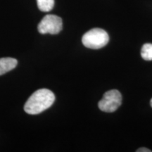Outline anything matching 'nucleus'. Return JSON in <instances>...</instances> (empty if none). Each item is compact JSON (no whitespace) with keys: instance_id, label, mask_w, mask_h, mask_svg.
I'll return each mask as SVG.
<instances>
[{"instance_id":"423d86ee","label":"nucleus","mask_w":152,"mask_h":152,"mask_svg":"<svg viewBox=\"0 0 152 152\" xmlns=\"http://www.w3.org/2000/svg\"><path fill=\"white\" fill-rule=\"evenodd\" d=\"M39 9L44 12H48L53 9L54 6V0H37Z\"/></svg>"},{"instance_id":"20e7f679","label":"nucleus","mask_w":152,"mask_h":152,"mask_svg":"<svg viewBox=\"0 0 152 152\" xmlns=\"http://www.w3.org/2000/svg\"><path fill=\"white\" fill-rule=\"evenodd\" d=\"M63 28L62 19L59 16L48 14L42 19L38 24V31L41 34L56 35L61 31Z\"/></svg>"},{"instance_id":"39448f33","label":"nucleus","mask_w":152,"mask_h":152,"mask_svg":"<svg viewBox=\"0 0 152 152\" xmlns=\"http://www.w3.org/2000/svg\"><path fill=\"white\" fill-rule=\"evenodd\" d=\"M17 61L16 59L14 58H0V75H4L7 72L11 71L16 67Z\"/></svg>"},{"instance_id":"f257e3e1","label":"nucleus","mask_w":152,"mask_h":152,"mask_svg":"<svg viewBox=\"0 0 152 152\" xmlns=\"http://www.w3.org/2000/svg\"><path fill=\"white\" fill-rule=\"evenodd\" d=\"M55 96L48 89H40L30 96L24 106V110L30 115H36L49 109L54 104Z\"/></svg>"},{"instance_id":"7ed1b4c3","label":"nucleus","mask_w":152,"mask_h":152,"mask_svg":"<svg viewBox=\"0 0 152 152\" xmlns=\"http://www.w3.org/2000/svg\"><path fill=\"white\" fill-rule=\"evenodd\" d=\"M122 103V95L119 91L112 90L106 92L99 102V108L102 111L112 113L118 109Z\"/></svg>"},{"instance_id":"f03ea898","label":"nucleus","mask_w":152,"mask_h":152,"mask_svg":"<svg viewBox=\"0 0 152 152\" xmlns=\"http://www.w3.org/2000/svg\"><path fill=\"white\" fill-rule=\"evenodd\" d=\"M109 40L108 33L101 28H93L89 30L82 38L83 45L87 48L93 49H98L105 47Z\"/></svg>"},{"instance_id":"6e6552de","label":"nucleus","mask_w":152,"mask_h":152,"mask_svg":"<svg viewBox=\"0 0 152 152\" xmlns=\"http://www.w3.org/2000/svg\"><path fill=\"white\" fill-rule=\"evenodd\" d=\"M137 152H151V151L147 149V148H140V149L137 150Z\"/></svg>"},{"instance_id":"0eeeda50","label":"nucleus","mask_w":152,"mask_h":152,"mask_svg":"<svg viewBox=\"0 0 152 152\" xmlns=\"http://www.w3.org/2000/svg\"><path fill=\"white\" fill-rule=\"evenodd\" d=\"M141 56L146 61L152 60V44H144L141 50Z\"/></svg>"},{"instance_id":"1a4fd4ad","label":"nucleus","mask_w":152,"mask_h":152,"mask_svg":"<svg viewBox=\"0 0 152 152\" xmlns=\"http://www.w3.org/2000/svg\"><path fill=\"white\" fill-rule=\"evenodd\" d=\"M150 104H151V106L152 107V99H151V102H150Z\"/></svg>"}]
</instances>
